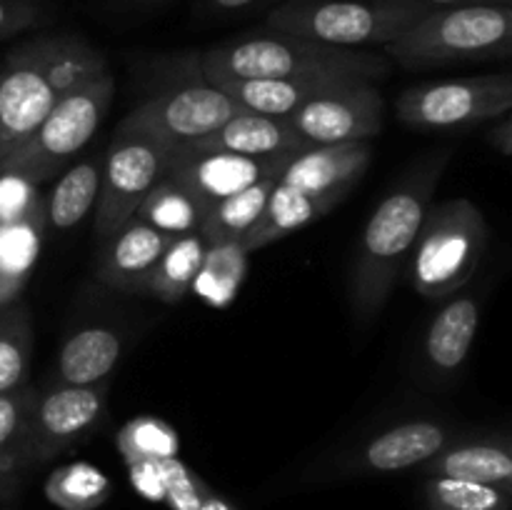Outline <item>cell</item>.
<instances>
[{
    "label": "cell",
    "instance_id": "7",
    "mask_svg": "<svg viewBox=\"0 0 512 510\" xmlns=\"http://www.w3.org/2000/svg\"><path fill=\"white\" fill-rule=\"evenodd\" d=\"M238 113V103L200 73L195 55L165 83V88L155 90L138 108L130 110L125 123L155 135L175 150L205 138Z\"/></svg>",
    "mask_w": 512,
    "mask_h": 510
},
{
    "label": "cell",
    "instance_id": "32",
    "mask_svg": "<svg viewBox=\"0 0 512 510\" xmlns=\"http://www.w3.org/2000/svg\"><path fill=\"white\" fill-rule=\"evenodd\" d=\"M425 503L430 510H510L512 488L458 478H428Z\"/></svg>",
    "mask_w": 512,
    "mask_h": 510
},
{
    "label": "cell",
    "instance_id": "22",
    "mask_svg": "<svg viewBox=\"0 0 512 510\" xmlns=\"http://www.w3.org/2000/svg\"><path fill=\"white\" fill-rule=\"evenodd\" d=\"M423 473L428 478H458L512 488V450L505 440L445 445L435 458L423 463Z\"/></svg>",
    "mask_w": 512,
    "mask_h": 510
},
{
    "label": "cell",
    "instance_id": "3",
    "mask_svg": "<svg viewBox=\"0 0 512 510\" xmlns=\"http://www.w3.org/2000/svg\"><path fill=\"white\" fill-rule=\"evenodd\" d=\"M383 48V55L405 70L505 60L512 53V5L463 3L433 8Z\"/></svg>",
    "mask_w": 512,
    "mask_h": 510
},
{
    "label": "cell",
    "instance_id": "9",
    "mask_svg": "<svg viewBox=\"0 0 512 510\" xmlns=\"http://www.w3.org/2000/svg\"><path fill=\"white\" fill-rule=\"evenodd\" d=\"M398 120L418 130H460L512 110L510 73L433 80L403 90L395 100Z\"/></svg>",
    "mask_w": 512,
    "mask_h": 510
},
{
    "label": "cell",
    "instance_id": "18",
    "mask_svg": "<svg viewBox=\"0 0 512 510\" xmlns=\"http://www.w3.org/2000/svg\"><path fill=\"white\" fill-rule=\"evenodd\" d=\"M45 235L43 195L33 200L20 215L0 220V308L15 303L23 293Z\"/></svg>",
    "mask_w": 512,
    "mask_h": 510
},
{
    "label": "cell",
    "instance_id": "29",
    "mask_svg": "<svg viewBox=\"0 0 512 510\" xmlns=\"http://www.w3.org/2000/svg\"><path fill=\"white\" fill-rule=\"evenodd\" d=\"M135 215L140 220H145V223L153 225V228L163 230V233L180 235L190 233V230H200L205 208L183 185H178L168 175H163L150 188V193L145 195L143 203L135 210Z\"/></svg>",
    "mask_w": 512,
    "mask_h": 510
},
{
    "label": "cell",
    "instance_id": "2",
    "mask_svg": "<svg viewBox=\"0 0 512 510\" xmlns=\"http://www.w3.org/2000/svg\"><path fill=\"white\" fill-rule=\"evenodd\" d=\"M210 83L238 78H303L340 83H378L390 75L388 55L363 48H338L300 35L265 30L228 40L198 55Z\"/></svg>",
    "mask_w": 512,
    "mask_h": 510
},
{
    "label": "cell",
    "instance_id": "8",
    "mask_svg": "<svg viewBox=\"0 0 512 510\" xmlns=\"http://www.w3.org/2000/svg\"><path fill=\"white\" fill-rule=\"evenodd\" d=\"M173 148L155 135L120 123L103 153L100 193L95 203V230L110 238L128 218L155 183L165 175Z\"/></svg>",
    "mask_w": 512,
    "mask_h": 510
},
{
    "label": "cell",
    "instance_id": "25",
    "mask_svg": "<svg viewBox=\"0 0 512 510\" xmlns=\"http://www.w3.org/2000/svg\"><path fill=\"white\" fill-rule=\"evenodd\" d=\"M100 173H103V155H88L70 165L53 190L43 198L45 230L65 233L83 223L85 215L95 210L100 193Z\"/></svg>",
    "mask_w": 512,
    "mask_h": 510
},
{
    "label": "cell",
    "instance_id": "4",
    "mask_svg": "<svg viewBox=\"0 0 512 510\" xmlns=\"http://www.w3.org/2000/svg\"><path fill=\"white\" fill-rule=\"evenodd\" d=\"M418 0H285L268 15V28L338 48L388 45L428 15Z\"/></svg>",
    "mask_w": 512,
    "mask_h": 510
},
{
    "label": "cell",
    "instance_id": "15",
    "mask_svg": "<svg viewBox=\"0 0 512 510\" xmlns=\"http://www.w3.org/2000/svg\"><path fill=\"white\" fill-rule=\"evenodd\" d=\"M373 160L370 140L338 145H310L300 150L280 173V183L290 188L308 190V193H335L345 195L368 170Z\"/></svg>",
    "mask_w": 512,
    "mask_h": 510
},
{
    "label": "cell",
    "instance_id": "36",
    "mask_svg": "<svg viewBox=\"0 0 512 510\" xmlns=\"http://www.w3.org/2000/svg\"><path fill=\"white\" fill-rule=\"evenodd\" d=\"M488 143L498 150L500 155L510 158L512 155V118L510 113H503L495 118V125L488 130Z\"/></svg>",
    "mask_w": 512,
    "mask_h": 510
},
{
    "label": "cell",
    "instance_id": "23",
    "mask_svg": "<svg viewBox=\"0 0 512 510\" xmlns=\"http://www.w3.org/2000/svg\"><path fill=\"white\" fill-rule=\"evenodd\" d=\"M220 88L238 103L240 110L273 118H288L290 113L318 98L335 85H348L340 80H303V78H238L220 80Z\"/></svg>",
    "mask_w": 512,
    "mask_h": 510
},
{
    "label": "cell",
    "instance_id": "27",
    "mask_svg": "<svg viewBox=\"0 0 512 510\" xmlns=\"http://www.w3.org/2000/svg\"><path fill=\"white\" fill-rule=\"evenodd\" d=\"M205 250H208V240L200 230L173 235L150 275L148 295L163 303H180L193 290Z\"/></svg>",
    "mask_w": 512,
    "mask_h": 510
},
{
    "label": "cell",
    "instance_id": "10",
    "mask_svg": "<svg viewBox=\"0 0 512 510\" xmlns=\"http://www.w3.org/2000/svg\"><path fill=\"white\" fill-rule=\"evenodd\" d=\"M63 98L50 78L45 35L23 40L0 63V165L33 135L40 120Z\"/></svg>",
    "mask_w": 512,
    "mask_h": 510
},
{
    "label": "cell",
    "instance_id": "6",
    "mask_svg": "<svg viewBox=\"0 0 512 510\" xmlns=\"http://www.w3.org/2000/svg\"><path fill=\"white\" fill-rule=\"evenodd\" d=\"M113 95L115 78L110 70L65 93L40 120L33 135L0 165V173L18 175L30 185L58 175L60 168L73 160L98 133L113 103Z\"/></svg>",
    "mask_w": 512,
    "mask_h": 510
},
{
    "label": "cell",
    "instance_id": "16",
    "mask_svg": "<svg viewBox=\"0 0 512 510\" xmlns=\"http://www.w3.org/2000/svg\"><path fill=\"white\" fill-rule=\"evenodd\" d=\"M190 148L220 150V153L248 155V158H278L310 148L285 118L240 110L218 130L190 143Z\"/></svg>",
    "mask_w": 512,
    "mask_h": 510
},
{
    "label": "cell",
    "instance_id": "35",
    "mask_svg": "<svg viewBox=\"0 0 512 510\" xmlns=\"http://www.w3.org/2000/svg\"><path fill=\"white\" fill-rule=\"evenodd\" d=\"M40 23V5L35 0H0V40L30 30Z\"/></svg>",
    "mask_w": 512,
    "mask_h": 510
},
{
    "label": "cell",
    "instance_id": "5",
    "mask_svg": "<svg viewBox=\"0 0 512 510\" xmlns=\"http://www.w3.org/2000/svg\"><path fill=\"white\" fill-rule=\"evenodd\" d=\"M488 248V225L470 198L430 205L410 260V283L425 300L453 298Z\"/></svg>",
    "mask_w": 512,
    "mask_h": 510
},
{
    "label": "cell",
    "instance_id": "14",
    "mask_svg": "<svg viewBox=\"0 0 512 510\" xmlns=\"http://www.w3.org/2000/svg\"><path fill=\"white\" fill-rule=\"evenodd\" d=\"M173 235L153 228L138 215L125 220L105 245L98 263V280L123 293H148L150 275Z\"/></svg>",
    "mask_w": 512,
    "mask_h": 510
},
{
    "label": "cell",
    "instance_id": "34",
    "mask_svg": "<svg viewBox=\"0 0 512 510\" xmlns=\"http://www.w3.org/2000/svg\"><path fill=\"white\" fill-rule=\"evenodd\" d=\"M160 478H163V503L170 510H198L200 500L210 490V485L178 458L160 460Z\"/></svg>",
    "mask_w": 512,
    "mask_h": 510
},
{
    "label": "cell",
    "instance_id": "30",
    "mask_svg": "<svg viewBox=\"0 0 512 510\" xmlns=\"http://www.w3.org/2000/svg\"><path fill=\"white\" fill-rule=\"evenodd\" d=\"M33 355V320L28 305L15 300L0 308V393L23 388Z\"/></svg>",
    "mask_w": 512,
    "mask_h": 510
},
{
    "label": "cell",
    "instance_id": "24",
    "mask_svg": "<svg viewBox=\"0 0 512 510\" xmlns=\"http://www.w3.org/2000/svg\"><path fill=\"white\" fill-rule=\"evenodd\" d=\"M35 390L30 385L0 393V503L13 498L25 470L33 465L30 455V410Z\"/></svg>",
    "mask_w": 512,
    "mask_h": 510
},
{
    "label": "cell",
    "instance_id": "19",
    "mask_svg": "<svg viewBox=\"0 0 512 510\" xmlns=\"http://www.w3.org/2000/svg\"><path fill=\"white\" fill-rule=\"evenodd\" d=\"M345 195L335 193H308V190L290 188L285 183H275L273 193H270L268 203H265L263 215L258 223L248 230L240 245L248 253L265 248V245L275 243V240L285 238V235L295 233V230L305 228L313 220L328 215L335 205H340Z\"/></svg>",
    "mask_w": 512,
    "mask_h": 510
},
{
    "label": "cell",
    "instance_id": "26",
    "mask_svg": "<svg viewBox=\"0 0 512 510\" xmlns=\"http://www.w3.org/2000/svg\"><path fill=\"white\" fill-rule=\"evenodd\" d=\"M280 180L278 175H268V178L258 180V183L248 185L240 193L230 195V198L220 200L213 208L205 210L203 223H200V233L210 243H240L248 235V230L258 223L263 215L265 203H268L270 193H273L275 183Z\"/></svg>",
    "mask_w": 512,
    "mask_h": 510
},
{
    "label": "cell",
    "instance_id": "11",
    "mask_svg": "<svg viewBox=\"0 0 512 510\" xmlns=\"http://www.w3.org/2000/svg\"><path fill=\"white\" fill-rule=\"evenodd\" d=\"M285 120L308 145L360 143L383 130L385 100L375 83L335 85Z\"/></svg>",
    "mask_w": 512,
    "mask_h": 510
},
{
    "label": "cell",
    "instance_id": "33",
    "mask_svg": "<svg viewBox=\"0 0 512 510\" xmlns=\"http://www.w3.org/2000/svg\"><path fill=\"white\" fill-rule=\"evenodd\" d=\"M115 443H118L125 465L178 458V433L155 415H140V418L128 420L120 428Z\"/></svg>",
    "mask_w": 512,
    "mask_h": 510
},
{
    "label": "cell",
    "instance_id": "21",
    "mask_svg": "<svg viewBox=\"0 0 512 510\" xmlns=\"http://www.w3.org/2000/svg\"><path fill=\"white\" fill-rule=\"evenodd\" d=\"M425 333V358L438 375H455L468 360L480 325V300L473 295L445 298Z\"/></svg>",
    "mask_w": 512,
    "mask_h": 510
},
{
    "label": "cell",
    "instance_id": "13",
    "mask_svg": "<svg viewBox=\"0 0 512 510\" xmlns=\"http://www.w3.org/2000/svg\"><path fill=\"white\" fill-rule=\"evenodd\" d=\"M293 155L278 158H248V155L220 153V150L203 148H175L170 153V163L165 175L183 185L205 210L213 208L220 200L240 193L248 185L283 173Z\"/></svg>",
    "mask_w": 512,
    "mask_h": 510
},
{
    "label": "cell",
    "instance_id": "1",
    "mask_svg": "<svg viewBox=\"0 0 512 510\" xmlns=\"http://www.w3.org/2000/svg\"><path fill=\"white\" fill-rule=\"evenodd\" d=\"M450 158V150L425 158L398 188L380 200L365 223L350 270V305L360 320H373L388 303Z\"/></svg>",
    "mask_w": 512,
    "mask_h": 510
},
{
    "label": "cell",
    "instance_id": "40",
    "mask_svg": "<svg viewBox=\"0 0 512 510\" xmlns=\"http://www.w3.org/2000/svg\"><path fill=\"white\" fill-rule=\"evenodd\" d=\"M5 510H10V508H5Z\"/></svg>",
    "mask_w": 512,
    "mask_h": 510
},
{
    "label": "cell",
    "instance_id": "37",
    "mask_svg": "<svg viewBox=\"0 0 512 510\" xmlns=\"http://www.w3.org/2000/svg\"><path fill=\"white\" fill-rule=\"evenodd\" d=\"M198 510H240V508H238V505L230 503L228 498H223V495L215 493V490L210 488L208 493L203 495V500H200Z\"/></svg>",
    "mask_w": 512,
    "mask_h": 510
},
{
    "label": "cell",
    "instance_id": "31",
    "mask_svg": "<svg viewBox=\"0 0 512 510\" xmlns=\"http://www.w3.org/2000/svg\"><path fill=\"white\" fill-rule=\"evenodd\" d=\"M113 495V483L95 465L68 463L55 468L45 480V498L60 510H95Z\"/></svg>",
    "mask_w": 512,
    "mask_h": 510
},
{
    "label": "cell",
    "instance_id": "17",
    "mask_svg": "<svg viewBox=\"0 0 512 510\" xmlns=\"http://www.w3.org/2000/svg\"><path fill=\"white\" fill-rule=\"evenodd\" d=\"M450 445V430L435 420H410L370 440L355 458L358 473H398L428 463Z\"/></svg>",
    "mask_w": 512,
    "mask_h": 510
},
{
    "label": "cell",
    "instance_id": "20",
    "mask_svg": "<svg viewBox=\"0 0 512 510\" xmlns=\"http://www.w3.org/2000/svg\"><path fill=\"white\" fill-rule=\"evenodd\" d=\"M123 358V338L105 325H88L70 335L60 348L53 368V383L95 385L108 383Z\"/></svg>",
    "mask_w": 512,
    "mask_h": 510
},
{
    "label": "cell",
    "instance_id": "39",
    "mask_svg": "<svg viewBox=\"0 0 512 510\" xmlns=\"http://www.w3.org/2000/svg\"><path fill=\"white\" fill-rule=\"evenodd\" d=\"M210 5H213V8H218V10H243V8H250V5L253 3H258V0H208Z\"/></svg>",
    "mask_w": 512,
    "mask_h": 510
},
{
    "label": "cell",
    "instance_id": "38",
    "mask_svg": "<svg viewBox=\"0 0 512 510\" xmlns=\"http://www.w3.org/2000/svg\"><path fill=\"white\" fill-rule=\"evenodd\" d=\"M418 3L433 5V8H443V5H463V3H498V5H512V0H418Z\"/></svg>",
    "mask_w": 512,
    "mask_h": 510
},
{
    "label": "cell",
    "instance_id": "28",
    "mask_svg": "<svg viewBox=\"0 0 512 510\" xmlns=\"http://www.w3.org/2000/svg\"><path fill=\"white\" fill-rule=\"evenodd\" d=\"M248 255L240 243H210L195 275V295L213 308H228L248 273Z\"/></svg>",
    "mask_w": 512,
    "mask_h": 510
},
{
    "label": "cell",
    "instance_id": "12",
    "mask_svg": "<svg viewBox=\"0 0 512 510\" xmlns=\"http://www.w3.org/2000/svg\"><path fill=\"white\" fill-rule=\"evenodd\" d=\"M108 383L58 385L35 390L30 410V455L33 465L48 463L93 433L105 418Z\"/></svg>",
    "mask_w": 512,
    "mask_h": 510
}]
</instances>
